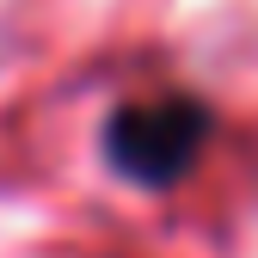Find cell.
<instances>
[{
  "instance_id": "cell-1",
  "label": "cell",
  "mask_w": 258,
  "mask_h": 258,
  "mask_svg": "<svg viewBox=\"0 0 258 258\" xmlns=\"http://www.w3.org/2000/svg\"><path fill=\"white\" fill-rule=\"evenodd\" d=\"M209 136V111L184 92H154V99H129L111 117V160L129 178H148V184H166L178 178L190 160H197Z\"/></svg>"
}]
</instances>
